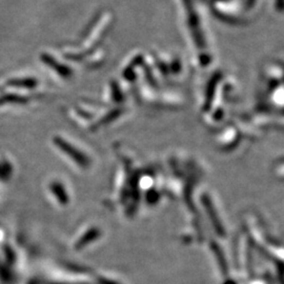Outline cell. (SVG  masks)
I'll return each instance as SVG.
<instances>
[{
    "mask_svg": "<svg viewBox=\"0 0 284 284\" xmlns=\"http://www.w3.org/2000/svg\"><path fill=\"white\" fill-rule=\"evenodd\" d=\"M46 194L57 209L66 210L73 202V193L66 179L54 176L46 183Z\"/></svg>",
    "mask_w": 284,
    "mask_h": 284,
    "instance_id": "cell-1",
    "label": "cell"
},
{
    "mask_svg": "<svg viewBox=\"0 0 284 284\" xmlns=\"http://www.w3.org/2000/svg\"><path fill=\"white\" fill-rule=\"evenodd\" d=\"M105 235V231L100 225L88 224L82 228L71 241V248L77 253H81L94 247L95 244H98Z\"/></svg>",
    "mask_w": 284,
    "mask_h": 284,
    "instance_id": "cell-2",
    "label": "cell"
},
{
    "mask_svg": "<svg viewBox=\"0 0 284 284\" xmlns=\"http://www.w3.org/2000/svg\"><path fill=\"white\" fill-rule=\"evenodd\" d=\"M14 178V167L4 159L0 160V185L6 186L9 185Z\"/></svg>",
    "mask_w": 284,
    "mask_h": 284,
    "instance_id": "cell-3",
    "label": "cell"
},
{
    "mask_svg": "<svg viewBox=\"0 0 284 284\" xmlns=\"http://www.w3.org/2000/svg\"><path fill=\"white\" fill-rule=\"evenodd\" d=\"M93 284H120L117 279L113 276H109L106 273L97 274L93 278Z\"/></svg>",
    "mask_w": 284,
    "mask_h": 284,
    "instance_id": "cell-4",
    "label": "cell"
}]
</instances>
